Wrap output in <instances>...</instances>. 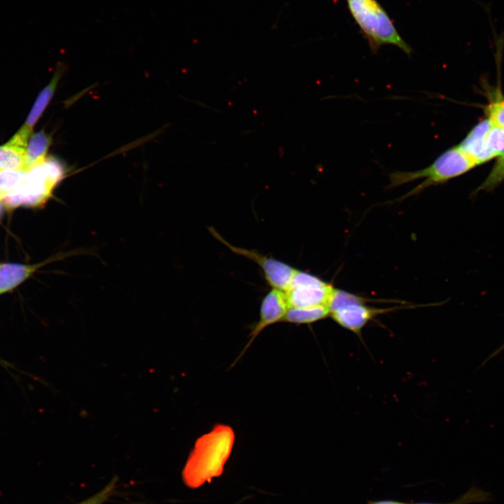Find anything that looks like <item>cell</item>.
<instances>
[{"instance_id": "obj_1", "label": "cell", "mask_w": 504, "mask_h": 504, "mask_svg": "<svg viewBox=\"0 0 504 504\" xmlns=\"http://www.w3.org/2000/svg\"><path fill=\"white\" fill-rule=\"evenodd\" d=\"M234 440L233 428L220 424L215 425L209 433L200 436L196 440L182 471L185 484L190 488H198L220 476L230 456Z\"/></svg>"}, {"instance_id": "obj_2", "label": "cell", "mask_w": 504, "mask_h": 504, "mask_svg": "<svg viewBox=\"0 0 504 504\" xmlns=\"http://www.w3.org/2000/svg\"><path fill=\"white\" fill-rule=\"evenodd\" d=\"M349 10L371 51L384 45L394 46L410 56L411 46L402 38L384 8L377 0H346Z\"/></svg>"}, {"instance_id": "obj_3", "label": "cell", "mask_w": 504, "mask_h": 504, "mask_svg": "<svg viewBox=\"0 0 504 504\" xmlns=\"http://www.w3.org/2000/svg\"><path fill=\"white\" fill-rule=\"evenodd\" d=\"M66 174V167L61 161L53 157L47 158L29 169L25 180L4 196L5 206L10 209L43 206Z\"/></svg>"}, {"instance_id": "obj_4", "label": "cell", "mask_w": 504, "mask_h": 504, "mask_svg": "<svg viewBox=\"0 0 504 504\" xmlns=\"http://www.w3.org/2000/svg\"><path fill=\"white\" fill-rule=\"evenodd\" d=\"M475 164L462 152L459 147H452L439 155L426 168L413 171H396L389 175L388 188H396L414 180L425 178L421 183L402 196L399 200L420 193L424 189L444 183L449 180L465 174Z\"/></svg>"}, {"instance_id": "obj_5", "label": "cell", "mask_w": 504, "mask_h": 504, "mask_svg": "<svg viewBox=\"0 0 504 504\" xmlns=\"http://www.w3.org/2000/svg\"><path fill=\"white\" fill-rule=\"evenodd\" d=\"M335 287L317 276L296 270L284 291L288 308L327 305Z\"/></svg>"}, {"instance_id": "obj_6", "label": "cell", "mask_w": 504, "mask_h": 504, "mask_svg": "<svg viewBox=\"0 0 504 504\" xmlns=\"http://www.w3.org/2000/svg\"><path fill=\"white\" fill-rule=\"evenodd\" d=\"M209 230L214 237L232 251L256 262L262 269L267 282L272 288L284 291L286 290L296 269L284 262L272 257L264 255L253 250L232 246L225 240L213 227H209Z\"/></svg>"}, {"instance_id": "obj_7", "label": "cell", "mask_w": 504, "mask_h": 504, "mask_svg": "<svg viewBox=\"0 0 504 504\" xmlns=\"http://www.w3.org/2000/svg\"><path fill=\"white\" fill-rule=\"evenodd\" d=\"M393 309L368 307L363 298L356 295L351 301L330 312V316L340 326L360 334L362 329L375 316Z\"/></svg>"}, {"instance_id": "obj_8", "label": "cell", "mask_w": 504, "mask_h": 504, "mask_svg": "<svg viewBox=\"0 0 504 504\" xmlns=\"http://www.w3.org/2000/svg\"><path fill=\"white\" fill-rule=\"evenodd\" d=\"M288 309L285 292L272 288L263 298L258 321L252 327L249 334V341L237 359L241 356L250 346L257 336L267 326L282 321Z\"/></svg>"}, {"instance_id": "obj_9", "label": "cell", "mask_w": 504, "mask_h": 504, "mask_svg": "<svg viewBox=\"0 0 504 504\" xmlns=\"http://www.w3.org/2000/svg\"><path fill=\"white\" fill-rule=\"evenodd\" d=\"M64 70L62 66L57 67L51 80L37 97L24 124L10 140L11 144L22 148L27 147L33 128L53 97Z\"/></svg>"}, {"instance_id": "obj_10", "label": "cell", "mask_w": 504, "mask_h": 504, "mask_svg": "<svg viewBox=\"0 0 504 504\" xmlns=\"http://www.w3.org/2000/svg\"><path fill=\"white\" fill-rule=\"evenodd\" d=\"M491 125L489 119L480 122L458 146L475 166L496 157L485 140Z\"/></svg>"}, {"instance_id": "obj_11", "label": "cell", "mask_w": 504, "mask_h": 504, "mask_svg": "<svg viewBox=\"0 0 504 504\" xmlns=\"http://www.w3.org/2000/svg\"><path fill=\"white\" fill-rule=\"evenodd\" d=\"M39 267V264H0V295L20 285L29 278Z\"/></svg>"}, {"instance_id": "obj_12", "label": "cell", "mask_w": 504, "mask_h": 504, "mask_svg": "<svg viewBox=\"0 0 504 504\" xmlns=\"http://www.w3.org/2000/svg\"><path fill=\"white\" fill-rule=\"evenodd\" d=\"M51 142L50 135L43 130L30 136L25 150L24 170L28 171L46 159Z\"/></svg>"}, {"instance_id": "obj_13", "label": "cell", "mask_w": 504, "mask_h": 504, "mask_svg": "<svg viewBox=\"0 0 504 504\" xmlns=\"http://www.w3.org/2000/svg\"><path fill=\"white\" fill-rule=\"evenodd\" d=\"M328 316H330V310L327 305L292 307L287 309L282 321L297 325L309 324Z\"/></svg>"}, {"instance_id": "obj_14", "label": "cell", "mask_w": 504, "mask_h": 504, "mask_svg": "<svg viewBox=\"0 0 504 504\" xmlns=\"http://www.w3.org/2000/svg\"><path fill=\"white\" fill-rule=\"evenodd\" d=\"M25 150L9 143L0 146V171L24 170Z\"/></svg>"}, {"instance_id": "obj_15", "label": "cell", "mask_w": 504, "mask_h": 504, "mask_svg": "<svg viewBox=\"0 0 504 504\" xmlns=\"http://www.w3.org/2000/svg\"><path fill=\"white\" fill-rule=\"evenodd\" d=\"M493 501V496L491 492L472 485L467 491L451 502L445 503H418L413 504H472L491 503Z\"/></svg>"}, {"instance_id": "obj_16", "label": "cell", "mask_w": 504, "mask_h": 504, "mask_svg": "<svg viewBox=\"0 0 504 504\" xmlns=\"http://www.w3.org/2000/svg\"><path fill=\"white\" fill-rule=\"evenodd\" d=\"M25 170H1L0 190L5 195L18 188L26 178Z\"/></svg>"}, {"instance_id": "obj_17", "label": "cell", "mask_w": 504, "mask_h": 504, "mask_svg": "<svg viewBox=\"0 0 504 504\" xmlns=\"http://www.w3.org/2000/svg\"><path fill=\"white\" fill-rule=\"evenodd\" d=\"M504 181V156L499 157L486 178L477 188V191H491Z\"/></svg>"}, {"instance_id": "obj_18", "label": "cell", "mask_w": 504, "mask_h": 504, "mask_svg": "<svg viewBox=\"0 0 504 504\" xmlns=\"http://www.w3.org/2000/svg\"><path fill=\"white\" fill-rule=\"evenodd\" d=\"M485 140L496 156H504V129L491 125Z\"/></svg>"}, {"instance_id": "obj_19", "label": "cell", "mask_w": 504, "mask_h": 504, "mask_svg": "<svg viewBox=\"0 0 504 504\" xmlns=\"http://www.w3.org/2000/svg\"><path fill=\"white\" fill-rule=\"evenodd\" d=\"M488 111L492 125L504 129V100L491 104Z\"/></svg>"}, {"instance_id": "obj_20", "label": "cell", "mask_w": 504, "mask_h": 504, "mask_svg": "<svg viewBox=\"0 0 504 504\" xmlns=\"http://www.w3.org/2000/svg\"><path fill=\"white\" fill-rule=\"evenodd\" d=\"M115 485V482H111L101 492L97 493L94 496L84 500L79 504H101L104 502L110 496Z\"/></svg>"}, {"instance_id": "obj_21", "label": "cell", "mask_w": 504, "mask_h": 504, "mask_svg": "<svg viewBox=\"0 0 504 504\" xmlns=\"http://www.w3.org/2000/svg\"><path fill=\"white\" fill-rule=\"evenodd\" d=\"M368 504H411L408 503H405L402 501H398V500H374V501H370Z\"/></svg>"}, {"instance_id": "obj_22", "label": "cell", "mask_w": 504, "mask_h": 504, "mask_svg": "<svg viewBox=\"0 0 504 504\" xmlns=\"http://www.w3.org/2000/svg\"><path fill=\"white\" fill-rule=\"evenodd\" d=\"M4 207H6V206H5V204H4V203L3 200H0V218H1V215H2V214H3Z\"/></svg>"}, {"instance_id": "obj_23", "label": "cell", "mask_w": 504, "mask_h": 504, "mask_svg": "<svg viewBox=\"0 0 504 504\" xmlns=\"http://www.w3.org/2000/svg\"><path fill=\"white\" fill-rule=\"evenodd\" d=\"M4 196H5V194L0 190V200H3Z\"/></svg>"}]
</instances>
